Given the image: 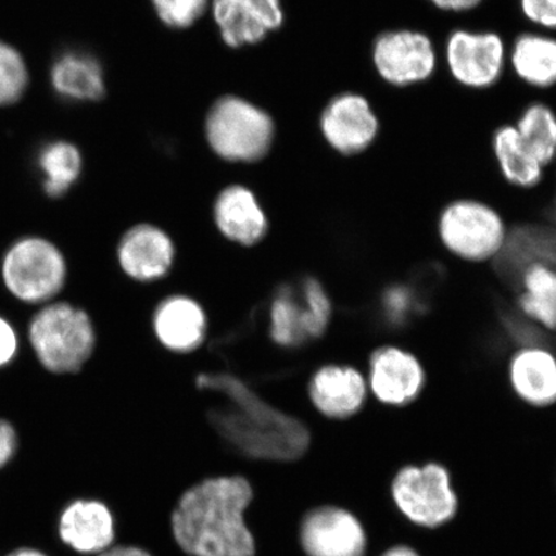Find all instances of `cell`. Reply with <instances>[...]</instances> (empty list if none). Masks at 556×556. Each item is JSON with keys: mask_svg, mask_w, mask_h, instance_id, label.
I'll list each match as a JSON object with an SVG mask.
<instances>
[{"mask_svg": "<svg viewBox=\"0 0 556 556\" xmlns=\"http://www.w3.org/2000/svg\"><path fill=\"white\" fill-rule=\"evenodd\" d=\"M440 53L428 34L412 29L387 30L375 38L371 64L384 85L405 89L432 79Z\"/></svg>", "mask_w": 556, "mask_h": 556, "instance_id": "9c48e42d", "label": "cell"}, {"mask_svg": "<svg viewBox=\"0 0 556 556\" xmlns=\"http://www.w3.org/2000/svg\"><path fill=\"white\" fill-rule=\"evenodd\" d=\"M97 556H152L143 547L135 545L115 544L109 551Z\"/></svg>", "mask_w": 556, "mask_h": 556, "instance_id": "d6a6232c", "label": "cell"}, {"mask_svg": "<svg viewBox=\"0 0 556 556\" xmlns=\"http://www.w3.org/2000/svg\"><path fill=\"white\" fill-rule=\"evenodd\" d=\"M20 336L15 325L0 315V370L9 367L18 356Z\"/></svg>", "mask_w": 556, "mask_h": 556, "instance_id": "f546056e", "label": "cell"}, {"mask_svg": "<svg viewBox=\"0 0 556 556\" xmlns=\"http://www.w3.org/2000/svg\"><path fill=\"white\" fill-rule=\"evenodd\" d=\"M152 330L160 345L177 354H189L203 346L207 336L206 313L199 302L186 295H172L157 304Z\"/></svg>", "mask_w": 556, "mask_h": 556, "instance_id": "e0dca14e", "label": "cell"}, {"mask_svg": "<svg viewBox=\"0 0 556 556\" xmlns=\"http://www.w3.org/2000/svg\"><path fill=\"white\" fill-rule=\"evenodd\" d=\"M58 534L76 555H100L116 544L115 514L101 500L75 498L60 513Z\"/></svg>", "mask_w": 556, "mask_h": 556, "instance_id": "4fadbf2b", "label": "cell"}, {"mask_svg": "<svg viewBox=\"0 0 556 556\" xmlns=\"http://www.w3.org/2000/svg\"><path fill=\"white\" fill-rule=\"evenodd\" d=\"M326 143L342 157H356L377 142L380 121L367 97L340 92L332 97L319 117Z\"/></svg>", "mask_w": 556, "mask_h": 556, "instance_id": "30bf717a", "label": "cell"}, {"mask_svg": "<svg viewBox=\"0 0 556 556\" xmlns=\"http://www.w3.org/2000/svg\"><path fill=\"white\" fill-rule=\"evenodd\" d=\"M212 217L215 228L236 245L252 248L266 238L269 219L255 194L240 185L227 187L215 199Z\"/></svg>", "mask_w": 556, "mask_h": 556, "instance_id": "2e32d148", "label": "cell"}, {"mask_svg": "<svg viewBox=\"0 0 556 556\" xmlns=\"http://www.w3.org/2000/svg\"><path fill=\"white\" fill-rule=\"evenodd\" d=\"M435 233L457 258L484 262L502 253L509 226L502 213L485 201L460 198L450 201L438 213Z\"/></svg>", "mask_w": 556, "mask_h": 556, "instance_id": "5b68a950", "label": "cell"}, {"mask_svg": "<svg viewBox=\"0 0 556 556\" xmlns=\"http://www.w3.org/2000/svg\"><path fill=\"white\" fill-rule=\"evenodd\" d=\"M381 556H420L417 554L414 548L408 546H395L392 548H389L388 552L382 554Z\"/></svg>", "mask_w": 556, "mask_h": 556, "instance_id": "e575fe53", "label": "cell"}, {"mask_svg": "<svg viewBox=\"0 0 556 556\" xmlns=\"http://www.w3.org/2000/svg\"><path fill=\"white\" fill-rule=\"evenodd\" d=\"M528 151L546 169L556 160V114L548 104L534 101L527 104L514 123Z\"/></svg>", "mask_w": 556, "mask_h": 556, "instance_id": "cb8c5ba5", "label": "cell"}, {"mask_svg": "<svg viewBox=\"0 0 556 556\" xmlns=\"http://www.w3.org/2000/svg\"><path fill=\"white\" fill-rule=\"evenodd\" d=\"M52 85L55 92L66 100H100L104 93L102 67L87 53L62 54L52 67Z\"/></svg>", "mask_w": 556, "mask_h": 556, "instance_id": "7402d4cb", "label": "cell"}, {"mask_svg": "<svg viewBox=\"0 0 556 556\" xmlns=\"http://www.w3.org/2000/svg\"><path fill=\"white\" fill-rule=\"evenodd\" d=\"M27 86V70L23 58L0 41V106L15 103Z\"/></svg>", "mask_w": 556, "mask_h": 556, "instance_id": "484cf974", "label": "cell"}, {"mask_svg": "<svg viewBox=\"0 0 556 556\" xmlns=\"http://www.w3.org/2000/svg\"><path fill=\"white\" fill-rule=\"evenodd\" d=\"M152 4L164 24L185 29L203 15L207 0H152Z\"/></svg>", "mask_w": 556, "mask_h": 556, "instance_id": "4316f807", "label": "cell"}, {"mask_svg": "<svg viewBox=\"0 0 556 556\" xmlns=\"http://www.w3.org/2000/svg\"><path fill=\"white\" fill-rule=\"evenodd\" d=\"M519 308L526 318L548 330H556V267L546 261H534L519 277Z\"/></svg>", "mask_w": 556, "mask_h": 556, "instance_id": "603a6c76", "label": "cell"}, {"mask_svg": "<svg viewBox=\"0 0 556 556\" xmlns=\"http://www.w3.org/2000/svg\"><path fill=\"white\" fill-rule=\"evenodd\" d=\"M414 291L405 287H393L382 295V311L392 324L401 325L417 309Z\"/></svg>", "mask_w": 556, "mask_h": 556, "instance_id": "83f0119b", "label": "cell"}, {"mask_svg": "<svg viewBox=\"0 0 556 556\" xmlns=\"http://www.w3.org/2000/svg\"><path fill=\"white\" fill-rule=\"evenodd\" d=\"M206 135L219 156L231 162H255L273 143L274 122L254 104L225 97L208 113Z\"/></svg>", "mask_w": 556, "mask_h": 556, "instance_id": "8992f818", "label": "cell"}, {"mask_svg": "<svg viewBox=\"0 0 556 556\" xmlns=\"http://www.w3.org/2000/svg\"><path fill=\"white\" fill-rule=\"evenodd\" d=\"M392 497L403 516L426 528L448 523L458 506L450 472L437 463L402 468L393 479Z\"/></svg>", "mask_w": 556, "mask_h": 556, "instance_id": "52a82bcc", "label": "cell"}, {"mask_svg": "<svg viewBox=\"0 0 556 556\" xmlns=\"http://www.w3.org/2000/svg\"><path fill=\"white\" fill-rule=\"evenodd\" d=\"M519 10L533 29L556 34V0H519Z\"/></svg>", "mask_w": 556, "mask_h": 556, "instance_id": "f1b7e54d", "label": "cell"}, {"mask_svg": "<svg viewBox=\"0 0 556 556\" xmlns=\"http://www.w3.org/2000/svg\"><path fill=\"white\" fill-rule=\"evenodd\" d=\"M507 52L509 47L497 33L455 29L444 41L440 58L457 86L485 90L503 79L507 72Z\"/></svg>", "mask_w": 556, "mask_h": 556, "instance_id": "ba28073f", "label": "cell"}, {"mask_svg": "<svg viewBox=\"0 0 556 556\" xmlns=\"http://www.w3.org/2000/svg\"><path fill=\"white\" fill-rule=\"evenodd\" d=\"M176 254L170 236L151 224L131 226L116 245V261L122 273L141 283L156 282L168 276Z\"/></svg>", "mask_w": 556, "mask_h": 556, "instance_id": "5bb4252c", "label": "cell"}, {"mask_svg": "<svg viewBox=\"0 0 556 556\" xmlns=\"http://www.w3.org/2000/svg\"><path fill=\"white\" fill-rule=\"evenodd\" d=\"M492 152L507 185L531 190L544 179V166L528 151L514 124L504 125L493 134Z\"/></svg>", "mask_w": 556, "mask_h": 556, "instance_id": "44dd1931", "label": "cell"}, {"mask_svg": "<svg viewBox=\"0 0 556 556\" xmlns=\"http://www.w3.org/2000/svg\"><path fill=\"white\" fill-rule=\"evenodd\" d=\"M546 169L553 173V176L555 178V191L551 201V205H548L547 207L545 218L551 220L554 227L556 228V160L551 166H547Z\"/></svg>", "mask_w": 556, "mask_h": 556, "instance_id": "836d02e7", "label": "cell"}, {"mask_svg": "<svg viewBox=\"0 0 556 556\" xmlns=\"http://www.w3.org/2000/svg\"><path fill=\"white\" fill-rule=\"evenodd\" d=\"M20 451V438L15 427L9 420L0 419V471L15 460Z\"/></svg>", "mask_w": 556, "mask_h": 556, "instance_id": "4dcf8cb0", "label": "cell"}, {"mask_svg": "<svg viewBox=\"0 0 556 556\" xmlns=\"http://www.w3.org/2000/svg\"><path fill=\"white\" fill-rule=\"evenodd\" d=\"M213 13L231 47L258 43L283 20L280 0H213Z\"/></svg>", "mask_w": 556, "mask_h": 556, "instance_id": "ac0fdd59", "label": "cell"}, {"mask_svg": "<svg viewBox=\"0 0 556 556\" xmlns=\"http://www.w3.org/2000/svg\"><path fill=\"white\" fill-rule=\"evenodd\" d=\"M0 276L9 293L20 303L43 307L58 301L68 281V263L54 242L26 236L7 249Z\"/></svg>", "mask_w": 556, "mask_h": 556, "instance_id": "277c9868", "label": "cell"}, {"mask_svg": "<svg viewBox=\"0 0 556 556\" xmlns=\"http://www.w3.org/2000/svg\"><path fill=\"white\" fill-rule=\"evenodd\" d=\"M368 395L363 371L353 365L318 367L308 382V397L316 412L331 421H348L363 412Z\"/></svg>", "mask_w": 556, "mask_h": 556, "instance_id": "9a60e30c", "label": "cell"}, {"mask_svg": "<svg viewBox=\"0 0 556 556\" xmlns=\"http://www.w3.org/2000/svg\"><path fill=\"white\" fill-rule=\"evenodd\" d=\"M254 498V486L243 476L201 479L177 498L172 536L189 556H256V541L245 519Z\"/></svg>", "mask_w": 556, "mask_h": 556, "instance_id": "7a4b0ae2", "label": "cell"}, {"mask_svg": "<svg viewBox=\"0 0 556 556\" xmlns=\"http://www.w3.org/2000/svg\"><path fill=\"white\" fill-rule=\"evenodd\" d=\"M7 556H50L35 547H20Z\"/></svg>", "mask_w": 556, "mask_h": 556, "instance_id": "d590c367", "label": "cell"}, {"mask_svg": "<svg viewBox=\"0 0 556 556\" xmlns=\"http://www.w3.org/2000/svg\"><path fill=\"white\" fill-rule=\"evenodd\" d=\"M507 70L525 86L547 90L556 86V35L531 29L509 46Z\"/></svg>", "mask_w": 556, "mask_h": 556, "instance_id": "d6986e66", "label": "cell"}, {"mask_svg": "<svg viewBox=\"0 0 556 556\" xmlns=\"http://www.w3.org/2000/svg\"><path fill=\"white\" fill-rule=\"evenodd\" d=\"M38 165L48 197H64L80 176V152L72 143L53 142L41 149Z\"/></svg>", "mask_w": 556, "mask_h": 556, "instance_id": "d4e9b609", "label": "cell"}, {"mask_svg": "<svg viewBox=\"0 0 556 556\" xmlns=\"http://www.w3.org/2000/svg\"><path fill=\"white\" fill-rule=\"evenodd\" d=\"M434 9L447 13H465L476 10L484 0H427Z\"/></svg>", "mask_w": 556, "mask_h": 556, "instance_id": "1f68e13d", "label": "cell"}, {"mask_svg": "<svg viewBox=\"0 0 556 556\" xmlns=\"http://www.w3.org/2000/svg\"><path fill=\"white\" fill-rule=\"evenodd\" d=\"M299 541L307 556H365L364 526L351 511L319 506L302 519Z\"/></svg>", "mask_w": 556, "mask_h": 556, "instance_id": "8fae6325", "label": "cell"}, {"mask_svg": "<svg viewBox=\"0 0 556 556\" xmlns=\"http://www.w3.org/2000/svg\"><path fill=\"white\" fill-rule=\"evenodd\" d=\"M27 342L46 371L72 377L85 370L93 357L96 325L80 305L54 301L34 313L27 326Z\"/></svg>", "mask_w": 556, "mask_h": 556, "instance_id": "3957f363", "label": "cell"}, {"mask_svg": "<svg viewBox=\"0 0 556 556\" xmlns=\"http://www.w3.org/2000/svg\"><path fill=\"white\" fill-rule=\"evenodd\" d=\"M509 379L518 397L534 407L556 403V358L541 346H523L509 364Z\"/></svg>", "mask_w": 556, "mask_h": 556, "instance_id": "ffe728a7", "label": "cell"}, {"mask_svg": "<svg viewBox=\"0 0 556 556\" xmlns=\"http://www.w3.org/2000/svg\"><path fill=\"white\" fill-rule=\"evenodd\" d=\"M208 426L236 457L250 463H293L307 454L311 430L302 420L264 400L227 371L200 372Z\"/></svg>", "mask_w": 556, "mask_h": 556, "instance_id": "6da1fadb", "label": "cell"}, {"mask_svg": "<svg viewBox=\"0 0 556 556\" xmlns=\"http://www.w3.org/2000/svg\"><path fill=\"white\" fill-rule=\"evenodd\" d=\"M367 386L382 405L403 407L419 399L426 386V371L412 352L394 345L381 346L368 361Z\"/></svg>", "mask_w": 556, "mask_h": 556, "instance_id": "7c38bea8", "label": "cell"}]
</instances>
